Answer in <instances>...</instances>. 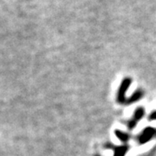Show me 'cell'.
<instances>
[{"label": "cell", "mask_w": 156, "mask_h": 156, "mask_svg": "<svg viewBox=\"0 0 156 156\" xmlns=\"http://www.w3.org/2000/svg\"><path fill=\"white\" fill-rule=\"evenodd\" d=\"M143 114H144V111H143V109H141V108H139L136 110V112L134 113V117L133 118L131 121L129 122V127L132 129L136 125V123H137V121H138L142 116H143Z\"/></svg>", "instance_id": "1"}, {"label": "cell", "mask_w": 156, "mask_h": 156, "mask_svg": "<svg viewBox=\"0 0 156 156\" xmlns=\"http://www.w3.org/2000/svg\"><path fill=\"white\" fill-rule=\"evenodd\" d=\"M154 129H152L151 127H148L143 132V134H141V140H140L141 143H145L147 141H148L149 139H151V137L154 134Z\"/></svg>", "instance_id": "2"}, {"label": "cell", "mask_w": 156, "mask_h": 156, "mask_svg": "<svg viewBox=\"0 0 156 156\" xmlns=\"http://www.w3.org/2000/svg\"><path fill=\"white\" fill-rule=\"evenodd\" d=\"M117 136H118L121 141H125L127 140V135L125 134H123V133H121V134H120V135H117Z\"/></svg>", "instance_id": "3"}, {"label": "cell", "mask_w": 156, "mask_h": 156, "mask_svg": "<svg viewBox=\"0 0 156 156\" xmlns=\"http://www.w3.org/2000/svg\"><path fill=\"white\" fill-rule=\"evenodd\" d=\"M151 119H156V112L155 113H154V114H152V115H151Z\"/></svg>", "instance_id": "4"}]
</instances>
